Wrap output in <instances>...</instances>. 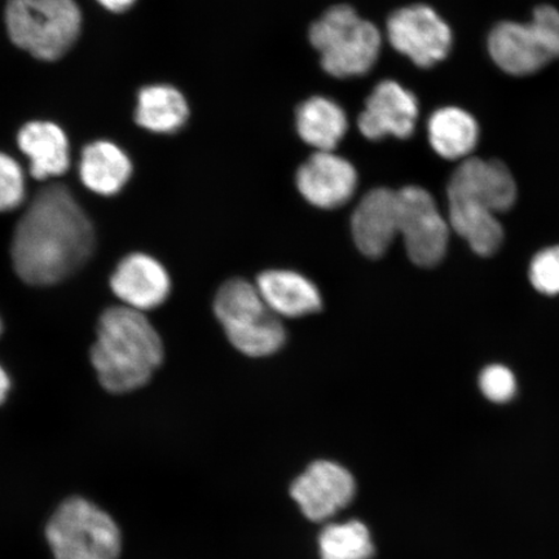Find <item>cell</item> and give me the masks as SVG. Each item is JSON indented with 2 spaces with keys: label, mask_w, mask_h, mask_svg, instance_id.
<instances>
[{
  "label": "cell",
  "mask_w": 559,
  "mask_h": 559,
  "mask_svg": "<svg viewBox=\"0 0 559 559\" xmlns=\"http://www.w3.org/2000/svg\"><path fill=\"white\" fill-rule=\"evenodd\" d=\"M95 249V229L66 186L44 188L25 210L12 239V263L23 282L55 285L81 270Z\"/></svg>",
  "instance_id": "6da1fadb"
},
{
  "label": "cell",
  "mask_w": 559,
  "mask_h": 559,
  "mask_svg": "<svg viewBox=\"0 0 559 559\" xmlns=\"http://www.w3.org/2000/svg\"><path fill=\"white\" fill-rule=\"evenodd\" d=\"M163 360V340L144 312L116 306L102 313L91 362L105 390L128 394L145 386Z\"/></svg>",
  "instance_id": "7a4b0ae2"
},
{
  "label": "cell",
  "mask_w": 559,
  "mask_h": 559,
  "mask_svg": "<svg viewBox=\"0 0 559 559\" xmlns=\"http://www.w3.org/2000/svg\"><path fill=\"white\" fill-rule=\"evenodd\" d=\"M4 23L20 50L41 61H56L79 40L83 16L75 0H9Z\"/></svg>",
  "instance_id": "3957f363"
},
{
  "label": "cell",
  "mask_w": 559,
  "mask_h": 559,
  "mask_svg": "<svg viewBox=\"0 0 559 559\" xmlns=\"http://www.w3.org/2000/svg\"><path fill=\"white\" fill-rule=\"evenodd\" d=\"M45 535L53 559H118L122 551V534L114 516L81 496L56 508Z\"/></svg>",
  "instance_id": "277c9868"
},
{
  "label": "cell",
  "mask_w": 559,
  "mask_h": 559,
  "mask_svg": "<svg viewBox=\"0 0 559 559\" xmlns=\"http://www.w3.org/2000/svg\"><path fill=\"white\" fill-rule=\"evenodd\" d=\"M310 41L325 72L335 79L367 74L379 60L382 46L377 26L348 5L328 10L311 26Z\"/></svg>",
  "instance_id": "5b68a950"
},
{
  "label": "cell",
  "mask_w": 559,
  "mask_h": 559,
  "mask_svg": "<svg viewBox=\"0 0 559 559\" xmlns=\"http://www.w3.org/2000/svg\"><path fill=\"white\" fill-rule=\"evenodd\" d=\"M214 312L230 344L251 358L275 354L285 344L282 320L247 280L234 278L223 285L216 293Z\"/></svg>",
  "instance_id": "8992f818"
},
{
  "label": "cell",
  "mask_w": 559,
  "mask_h": 559,
  "mask_svg": "<svg viewBox=\"0 0 559 559\" xmlns=\"http://www.w3.org/2000/svg\"><path fill=\"white\" fill-rule=\"evenodd\" d=\"M488 52L507 74L539 72L559 58V11L544 4L537 7L528 23L502 21L488 35Z\"/></svg>",
  "instance_id": "52a82bcc"
},
{
  "label": "cell",
  "mask_w": 559,
  "mask_h": 559,
  "mask_svg": "<svg viewBox=\"0 0 559 559\" xmlns=\"http://www.w3.org/2000/svg\"><path fill=\"white\" fill-rule=\"evenodd\" d=\"M400 235L409 260L418 267L430 269L443 261L449 248L450 223L432 195L421 187L397 191Z\"/></svg>",
  "instance_id": "ba28073f"
},
{
  "label": "cell",
  "mask_w": 559,
  "mask_h": 559,
  "mask_svg": "<svg viewBox=\"0 0 559 559\" xmlns=\"http://www.w3.org/2000/svg\"><path fill=\"white\" fill-rule=\"evenodd\" d=\"M388 39L395 50L419 68H431L450 55L453 35L436 10L414 4L397 10L388 20Z\"/></svg>",
  "instance_id": "9c48e42d"
},
{
  "label": "cell",
  "mask_w": 559,
  "mask_h": 559,
  "mask_svg": "<svg viewBox=\"0 0 559 559\" xmlns=\"http://www.w3.org/2000/svg\"><path fill=\"white\" fill-rule=\"evenodd\" d=\"M353 474L333 461H317L292 485V496L302 513L313 522L332 519L353 501Z\"/></svg>",
  "instance_id": "30bf717a"
},
{
  "label": "cell",
  "mask_w": 559,
  "mask_h": 559,
  "mask_svg": "<svg viewBox=\"0 0 559 559\" xmlns=\"http://www.w3.org/2000/svg\"><path fill=\"white\" fill-rule=\"evenodd\" d=\"M449 199H463L491 210L508 212L515 204L516 185L508 166L498 159L469 157L461 160L447 188Z\"/></svg>",
  "instance_id": "8fae6325"
},
{
  "label": "cell",
  "mask_w": 559,
  "mask_h": 559,
  "mask_svg": "<svg viewBox=\"0 0 559 559\" xmlns=\"http://www.w3.org/2000/svg\"><path fill=\"white\" fill-rule=\"evenodd\" d=\"M418 114L414 93L395 81H383L369 95L358 128L369 140L407 139L415 132Z\"/></svg>",
  "instance_id": "7c38bea8"
},
{
  "label": "cell",
  "mask_w": 559,
  "mask_h": 559,
  "mask_svg": "<svg viewBox=\"0 0 559 559\" xmlns=\"http://www.w3.org/2000/svg\"><path fill=\"white\" fill-rule=\"evenodd\" d=\"M296 183L311 205L337 209L353 198L358 173L349 160L334 152H317L299 167Z\"/></svg>",
  "instance_id": "4fadbf2b"
},
{
  "label": "cell",
  "mask_w": 559,
  "mask_h": 559,
  "mask_svg": "<svg viewBox=\"0 0 559 559\" xmlns=\"http://www.w3.org/2000/svg\"><path fill=\"white\" fill-rule=\"evenodd\" d=\"M110 288L123 306L145 312L165 302L170 295L171 282L164 265L155 258L132 253L118 263L110 277Z\"/></svg>",
  "instance_id": "5bb4252c"
},
{
  "label": "cell",
  "mask_w": 559,
  "mask_h": 559,
  "mask_svg": "<svg viewBox=\"0 0 559 559\" xmlns=\"http://www.w3.org/2000/svg\"><path fill=\"white\" fill-rule=\"evenodd\" d=\"M356 247L369 258H380L400 235L397 191L376 188L356 206L352 221Z\"/></svg>",
  "instance_id": "9a60e30c"
},
{
  "label": "cell",
  "mask_w": 559,
  "mask_h": 559,
  "mask_svg": "<svg viewBox=\"0 0 559 559\" xmlns=\"http://www.w3.org/2000/svg\"><path fill=\"white\" fill-rule=\"evenodd\" d=\"M17 145L29 159L34 179L64 175L70 167V144L66 131L51 121H32L20 129Z\"/></svg>",
  "instance_id": "2e32d148"
},
{
  "label": "cell",
  "mask_w": 559,
  "mask_h": 559,
  "mask_svg": "<svg viewBox=\"0 0 559 559\" xmlns=\"http://www.w3.org/2000/svg\"><path fill=\"white\" fill-rule=\"evenodd\" d=\"M255 286L265 305L278 318L307 317L323 306L317 285L295 271H265L258 276Z\"/></svg>",
  "instance_id": "e0dca14e"
},
{
  "label": "cell",
  "mask_w": 559,
  "mask_h": 559,
  "mask_svg": "<svg viewBox=\"0 0 559 559\" xmlns=\"http://www.w3.org/2000/svg\"><path fill=\"white\" fill-rule=\"evenodd\" d=\"M80 178L91 192L105 198L120 193L132 175V163L121 146L97 140L83 148Z\"/></svg>",
  "instance_id": "ac0fdd59"
},
{
  "label": "cell",
  "mask_w": 559,
  "mask_h": 559,
  "mask_svg": "<svg viewBox=\"0 0 559 559\" xmlns=\"http://www.w3.org/2000/svg\"><path fill=\"white\" fill-rule=\"evenodd\" d=\"M479 135L478 121L463 108H440L429 118V143L437 155L444 159L469 158L477 148Z\"/></svg>",
  "instance_id": "d6986e66"
},
{
  "label": "cell",
  "mask_w": 559,
  "mask_h": 559,
  "mask_svg": "<svg viewBox=\"0 0 559 559\" xmlns=\"http://www.w3.org/2000/svg\"><path fill=\"white\" fill-rule=\"evenodd\" d=\"M296 126L306 144L317 152H333L345 138L348 121L337 103L324 96H313L299 105Z\"/></svg>",
  "instance_id": "ffe728a7"
},
{
  "label": "cell",
  "mask_w": 559,
  "mask_h": 559,
  "mask_svg": "<svg viewBox=\"0 0 559 559\" xmlns=\"http://www.w3.org/2000/svg\"><path fill=\"white\" fill-rule=\"evenodd\" d=\"M451 229L469 243L475 254L491 257L504 241L498 214L469 200L449 199Z\"/></svg>",
  "instance_id": "44dd1931"
},
{
  "label": "cell",
  "mask_w": 559,
  "mask_h": 559,
  "mask_svg": "<svg viewBox=\"0 0 559 559\" xmlns=\"http://www.w3.org/2000/svg\"><path fill=\"white\" fill-rule=\"evenodd\" d=\"M190 116L183 94L169 85H152L139 91L135 121L156 134H174Z\"/></svg>",
  "instance_id": "7402d4cb"
},
{
  "label": "cell",
  "mask_w": 559,
  "mask_h": 559,
  "mask_svg": "<svg viewBox=\"0 0 559 559\" xmlns=\"http://www.w3.org/2000/svg\"><path fill=\"white\" fill-rule=\"evenodd\" d=\"M319 550L321 559H370L374 545L365 523L348 521L321 531Z\"/></svg>",
  "instance_id": "603a6c76"
},
{
  "label": "cell",
  "mask_w": 559,
  "mask_h": 559,
  "mask_svg": "<svg viewBox=\"0 0 559 559\" xmlns=\"http://www.w3.org/2000/svg\"><path fill=\"white\" fill-rule=\"evenodd\" d=\"M26 194L25 175L17 160L0 152V213L12 212L23 204Z\"/></svg>",
  "instance_id": "cb8c5ba5"
},
{
  "label": "cell",
  "mask_w": 559,
  "mask_h": 559,
  "mask_svg": "<svg viewBox=\"0 0 559 559\" xmlns=\"http://www.w3.org/2000/svg\"><path fill=\"white\" fill-rule=\"evenodd\" d=\"M530 282L545 296L559 295V245L539 251L530 263Z\"/></svg>",
  "instance_id": "d4e9b609"
},
{
  "label": "cell",
  "mask_w": 559,
  "mask_h": 559,
  "mask_svg": "<svg viewBox=\"0 0 559 559\" xmlns=\"http://www.w3.org/2000/svg\"><path fill=\"white\" fill-rule=\"evenodd\" d=\"M479 389L488 401L499 404L508 403L516 393L515 376L506 366H488L480 372Z\"/></svg>",
  "instance_id": "484cf974"
},
{
  "label": "cell",
  "mask_w": 559,
  "mask_h": 559,
  "mask_svg": "<svg viewBox=\"0 0 559 559\" xmlns=\"http://www.w3.org/2000/svg\"><path fill=\"white\" fill-rule=\"evenodd\" d=\"M96 2L109 12L122 13L132 9L136 0H96Z\"/></svg>",
  "instance_id": "4316f807"
},
{
  "label": "cell",
  "mask_w": 559,
  "mask_h": 559,
  "mask_svg": "<svg viewBox=\"0 0 559 559\" xmlns=\"http://www.w3.org/2000/svg\"><path fill=\"white\" fill-rule=\"evenodd\" d=\"M11 391V379L5 369L0 366V405H2Z\"/></svg>",
  "instance_id": "83f0119b"
},
{
  "label": "cell",
  "mask_w": 559,
  "mask_h": 559,
  "mask_svg": "<svg viewBox=\"0 0 559 559\" xmlns=\"http://www.w3.org/2000/svg\"><path fill=\"white\" fill-rule=\"evenodd\" d=\"M0 333H2V321H0Z\"/></svg>",
  "instance_id": "f1b7e54d"
}]
</instances>
